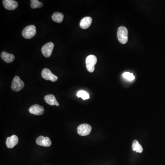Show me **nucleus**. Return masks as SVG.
<instances>
[{"label":"nucleus","instance_id":"obj_1","mask_svg":"<svg viewBox=\"0 0 165 165\" xmlns=\"http://www.w3.org/2000/svg\"><path fill=\"white\" fill-rule=\"evenodd\" d=\"M118 41L125 44L128 41V31L125 27L121 26L118 28L117 33Z\"/></svg>","mask_w":165,"mask_h":165},{"label":"nucleus","instance_id":"obj_2","mask_svg":"<svg viewBox=\"0 0 165 165\" xmlns=\"http://www.w3.org/2000/svg\"><path fill=\"white\" fill-rule=\"evenodd\" d=\"M36 33V29L34 25L28 26L25 28L22 31V35L25 39H30L35 36Z\"/></svg>","mask_w":165,"mask_h":165},{"label":"nucleus","instance_id":"obj_3","mask_svg":"<svg viewBox=\"0 0 165 165\" xmlns=\"http://www.w3.org/2000/svg\"><path fill=\"white\" fill-rule=\"evenodd\" d=\"M97 62L96 57L94 55L88 56L86 59V65L87 70L90 72H92L95 70V66Z\"/></svg>","mask_w":165,"mask_h":165},{"label":"nucleus","instance_id":"obj_4","mask_svg":"<svg viewBox=\"0 0 165 165\" xmlns=\"http://www.w3.org/2000/svg\"><path fill=\"white\" fill-rule=\"evenodd\" d=\"M25 86L24 82L21 80L20 78L18 76L15 77L13 79L12 84V89L13 91L19 92Z\"/></svg>","mask_w":165,"mask_h":165},{"label":"nucleus","instance_id":"obj_5","mask_svg":"<svg viewBox=\"0 0 165 165\" xmlns=\"http://www.w3.org/2000/svg\"><path fill=\"white\" fill-rule=\"evenodd\" d=\"M54 47V44L52 42H48L44 45L41 49V52L43 56L46 57H51Z\"/></svg>","mask_w":165,"mask_h":165},{"label":"nucleus","instance_id":"obj_6","mask_svg":"<svg viewBox=\"0 0 165 165\" xmlns=\"http://www.w3.org/2000/svg\"><path fill=\"white\" fill-rule=\"evenodd\" d=\"M92 128L88 124H81L78 127V133L81 136H87L91 132Z\"/></svg>","mask_w":165,"mask_h":165},{"label":"nucleus","instance_id":"obj_7","mask_svg":"<svg viewBox=\"0 0 165 165\" xmlns=\"http://www.w3.org/2000/svg\"><path fill=\"white\" fill-rule=\"evenodd\" d=\"M41 76L46 80H51L52 82H56L57 80L58 77L55 75L48 69H44L41 72Z\"/></svg>","mask_w":165,"mask_h":165},{"label":"nucleus","instance_id":"obj_8","mask_svg":"<svg viewBox=\"0 0 165 165\" xmlns=\"http://www.w3.org/2000/svg\"><path fill=\"white\" fill-rule=\"evenodd\" d=\"M28 110L31 114L39 116L44 114L45 110L42 106H40L39 105L35 104L29 108Z\"/></svg>","mask_w":165,"mask_h":165},{"label":"nucleus","instance_id":"obj_9","mask_svg":"<svg viewBox=\"0 0 165 165\" xmlns=\"http://www.w3.org/2000/svg\"><path fill=\"white\" fill-rule=\"evenodd\" d=\"M2 3L4 7L7 10H15L18 7V2L14 0H3Z\"/></svg>","mask_w":165,"mask_h":165},{"label":"nucleus","instance_id":"obj_10","mask_svg":"<svg viewBox=\"0 0 165 165\" xmlns=\"http://www.w3.org/2000/svg\"><path fill=\"white\" fill-rule=\"evenodd\" d=\"M37 145L42 146L49 147L52 145V141L50 138L48 137H44L43 136H40L36 140Z\"/></svg>","mask_w":165,"mask_h":165},{"label":"nucleus","instance_id":"obj_11","mask_svg":"<svg viewBox=\"0 0 165 165\" xmlns=\"http://www.w3.org/2000/svg\"><path fill=\"white\" fill-rule=\"evenodd\" d=\"M19 142V138L15 135H13L11 137H8L6 140V146L9 149H12L16 146Z\"/></svg>","mask_w":165,"mask_h":165},{"label":"nucleus","instance_id":"obj_12","mask_svg":"<svg viewBox=\"0 0 165 165\" xmlns=\"http://www.w3.org/2000/svg\"><path fill=\"white\" fill-rule=\"evenodd\" d=\"M45 102H46L48 104L50 105L51 106H54L56 105L57 107L59 106V103L58 102L57 100H56V97L53 95H48L45 96L44 98Z\"/></svg>","mask_w":165,"mask_h":165},{"label":"nucleus","instance_id":"obj_13","mask_svg":"<svg viewBox=\"0 0 165 165\" xmlns=\"http://www.w3.org/2000/svg\"><path fill=\"white\" fill-rule=\"evenodd\" d=\"M92 22V19L91 17H84L80 21V27L83 29H87L91 25Z\"/></svg>","mask_w":165,"mask_h":165},{"label":"nucleus","instance_id":"obj_14","mask_svg":"<svg viewBox=\"0 0 165 165\" xmlns=\"http://www.w3.org/2000/svg\"><path fill=\"white\" fill-rule=\"evenodd\" d=\"M1 57L3 61L7 63H12L15 59L14 56L13 54L7 53L6 52H2Z\"/></svg>","mask_w":165,"mask_h":165},{"label":"nucleus","instance_id":"obj_15","mask_svg":"<svg viewBox=\"0 0 165 165\" xmlns=\"http://www.w3.org/2000/svg\"><path fill=\"white\" fill-rule=\"evenodd\" d=\"M64 15L63 13L59 12L54 13L52 16V19L55 22L61 23L63 19Z\"/></svg>","mask_w":165,"mask_h":165},{"label":"nucleus","instance_id":"obj_16","mask_svg":"<svg viewBox=\"0 0 165 165\" xmlns=\"http://www.w3.org/2000/svg\"><path fill=\"white\" fill-rule=\"evenodd\" d=\"M132 148L133 151L136 152L141 153L143 152V147L142 146H141V145H140L138 141L136 140H134L133 141Z\"/></svg>","mask_w":165,"mask_h":165},{"label":"nucleus","instance_id":"obj_17","mask_svg":"<svg viewBox=\"0 0 165 165\" xmlns=\"http://www.w3.org/2000/svg\"><path fill=\"white\" fill-rule=\"evenodd\" d=\"M77 96L78 98H81L83 100H85L90 98V96L86 91L84 90H80L78 92Z\"/></svg>","mask_w":165,"mask_h":165},{"label":"nucleus","instance_id":"obj_18","mask_svg":"<svg viewBox=\"0 0 165 165\" xmlns=\"http://www.w3.org/2000/svg\"><path fill=\"white\" fill-rule=\"evenodd\" d=\"M31 7L33 9L37 8H40L43 7V4L38 0H31Z\"/></svg>","mask_w":165,"mask_h":165},{"label":"nucleus","instance_id":"obj_19","mask_svg":"<svg viewBox=\"0 0 165 165\" xmlns=\"http://www.w3.org/2000/svg\"><path fill=\"white\" fill-rule=\"evenodd\" d=\"M123 77L127 80L129 81H133L134 79V76L133 73H130L129 72H125L123 74Z\"/></svg>","mask_w":165,"mask_h":165}]
</instances>
